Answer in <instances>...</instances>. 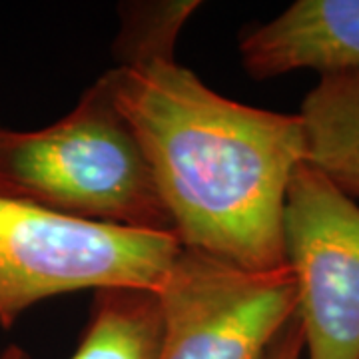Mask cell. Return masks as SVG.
Returning a JSON list of instances; mask_svg holds the SVG:
<instances>
[{
    "mask_svg": "<svg viewBox=\"0 0 359 359\" xmlns=\"http://www.w3.org/2000/svg\"><path fill=\"white\" fill-rule=\"evenodd\" d=\"M182 248L254 271L285 266L283 212L306 162L299 114L236 102L174 56L102 74Z\"/></svg>",
    "mask_w": 359,
    "mask_h": 359,
    "instance_id": "obj_1",
    "label": "cell"
},
{
    "mask_svg": "<svg viewBox=\"0 0 359 359\" xmlns=\"http://www.w3.org/2000/svg\"><path fill=\"white\" fill-rule=\"evenodd\" d=\"M0 198L84 222L174 233L148 162L102 76L50 126L0 124Z\"/></svg>",
    "mask_w": 359,
    "mask_h": 359,
    "instance_id": "obj_2",
    "label": "cell"
},
{
    "mask_svg": "<svg viewBox=\"0 0 359 359\" xmlns=\"http://www.w3.org/2000/svg\"><path fill=\"white\" fill-rule=\"evenodd\" d=\"M182 244L174 233L84 222L0 198V327L80 290L160 292Z\"/></svg>",
    "mask_w": 359,
    "mask_h": 359,
    "instance_id": "obj_3",
    "label": "cell"
},
{
    "mask_svg": "<svg viewBox=\"0 0 359 359\" xmlns=\"http://www.w3.org/2000/svg\"><path fill=\"white\" fill-rule=\"evenodd\" d=\"M164 339L158 359H264L297 311L294 271H254L180 250L158 292Z\"/></svg>",
    "mask_w": 359,
    "mask_h": 359,
    "instance_id": "obj_4",
    "label": "cell"
},
{
    "mask_svg": "<svg viewBox=\"0 0 359 359\" xmlns=\"http://www.w3.org/2000/svg\"><path fill=\"white\" fill-rule=\"evenodd\" d=\"M306 359H359V204L302 164L283 212Z\"/></svg>",
    "mask_w": 359,
    "mask_h": 359,
    "instance_id": "obj_5",
    "label": "cell"
},
{
    "mask_svg": "<svg viewBox=\"0 0 359 359\" xmlns=\"http://www.w3.org/2000/svg\"><path fill=\"white\" fill-rule=\"evenodd\" d=\"M240 58L257 80L299 70L320 76L359 70V0H295L245 30Z\"/></svg>",
    "mask_w": 359,
    "mask_h": 359,
    "instance_id": "obj_6",
    "label": "cell"
},
{
    "mask_svg": "<svg viewBox=\"0 0 359 359\" xmlns=\"http://www.w3.org/2000/svg\"><path fill=\"white\" fill-rule=\"evenodd\" d=\"M306 164L359 200V70L320 76L299 110Z\"/></svg>",
    "mask_w": 359,
    "mask_h": 359,
    "instance_id": "obj_7",
    "label": "cell"
},
{
    "mask_svg": "<svg viewBox=\"0 0 359 359\" xmlns=\"http://www.w3.org/2000/svg\"><path fill=\"white\" fill-rule=\"evenodd\" d=\"M162 339L158 292L104 287L94 292L86 330L70 359H158Z\"/></svg>",
    "mask_w": 359,
    "mask_h": 359,
    "instance_id": "obj_8",
    "label": "cell"
},
{
    "mask_svg": "<svg viewBox=\"0 0 359 359\" xmlns=\"http://www.w3.org/2000/svg\"><path fill=\"white\" fill-rule=\"evenodd\" d=\"M198 2H152L134 4L126 11L118 36L122 62L132 65L158 56H174V44L186 20L198 11Z\"/></svg>",
    "mask_w": 359,
    "mask_h": 359,
    "instance_id": "obj_9",
    "label": "cell"
},
{
    "mask_svg": "<svg viewBox=\"0 0 359 359\" xmlns=\"http://www.w3.org/2000/svg\"><path fill=\"white\" fill-rule=\"evenodd\" d=\"M264 359H304V334L297 318L283 327L282 334L269 346Z\"/></svg>",
    "mask_w": 359,
    "mask_h": 359,
    "instance_id": "obj_10",
    "label": "cell"
},
{
    "mask_svg": "<svg viewBox=\"0 0 359 359\" xmlns=\"http://www.w3.org/2000/svg\"><path fill=\"white\" fill-rule=\"evenodd\" d=\"M0 359H30V355L26 353L22 347L11 346V347H6V349L0 353Z\"/></svg>",
    "mask_w": 359,
    "mask_h": 359,
    "instance_id": "obj_11",
    "label": "cell"
}]
</instances>
